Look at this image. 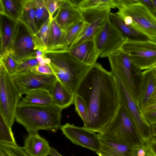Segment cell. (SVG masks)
Wrapping results in <instances>:
<instances>
[{
    "label": "cell",
    "instance_id": "6da1fadb",
    "mask_svg": "<svg viewBox=\"0 0 156 156\" xmlns=\"http://www.w3.org/2000/svg\"><path fill=\"white\" fill-rule=\"evenodd\" d=\"M75 94L83 98L88 108V120L83 127L101 134L120 105L115 76L96 62L91 66Z\"/></svg>",
    "mask_w": 156,
    "mask_h": 156
},
{
    "label": "cell",
    "instance_id": "7a4b0ae2",
    "mask_svg": "<svg viewBox=\"0 0 156 156\" xmlns=\"http://www.w3.org/2000/svg\"><path fill=\"white\" fill-rule=\"evenodd\" d=\"M62 110L53 104L17 106L15 119L28 133L40 130L55 133L61 125Z\"/></svg>",
    "mask_w": 156,
    "mask_h": 156
},
{
    "label": "cell",
    "instance_id": "3957f363",
    "mask_svg": "<svg viewBox=\"0 0 156 156\" xmlns=\"http://www.w3.org/2000/svg\"><path fill=\"white\" fill-rule=\"evenodd\" d=\"M50 60L48 64L57 79L71 93L75 94L92 66L87 65L69 51L44 52Z\"/></svg>",
    "mask_w": 156,
    "mask_h": 156
},
{
    "label": "cell",
    "instance_id": "277c9868",
    "mask_svg": "<svg viewBox=\"0 0 156 156\" xmlns=\"http://www.w3.org/2000/svg\"><path fill=\"white\" fill-rule=\"evenodd\" d=\"M100 137L132 147L145 144L137 133L125 107L120 105Z\"/></svg>",
    "mask_w": 156,
    "mask_h": 156
},
{
    "label": "cell",
    "instance_id": "5b68a950",
    "mask_svg": "<svg viewBox=\"0 0 156 156\" xmlns=\"http://www.w3.org/2000/svg\"><path fill=\"white\" fill-rule=\"evenodd\" d=\"M21 98L12 77L0 61V114L11 128L15 120L16 108Z\"/></svg>",
    "mask_w": 156,
    "mask_h": 156
},
{
    "label": "cell",
    "instance_id": "8992f818",
    "mask_svg": "<svg viewBox=\"0 0 156 156\" xmlns=\"http://www.w3.org/2000/svg\"><path fill=\"white\" fill-rule=\"evenodd\" d=\"M137 3L119 10L116 13L124 21L156 42V17L139 0Z\"/></svg>",
    "mask_w": 156,
    "mask_h": 156
},
{
    "label": "cell",
    "instance_id": "52a82bcc",
    "mask_svg": "<svg viewBox=\"0 0 156 156\" xmlns=\"http://www.w3.org/2000/svg\"><path fill=\"white\" fill-rule=\"evenodd\" d=\"M116 79L120 97V104L126 108L134 127L143 141L147 144L152 137V126L145 120L132 95L116 71L111 67Z\"/></svg>",
    "mask_w": 156,
    "mask_h": 156
},
{
    "label": "cell",
    "instance_id": "ba28073f",
    "mask_svg": "<svg viewBox=\"0 0 156 156\" xmlns=\"http://www.w3.org/2000/svg\"><path fill=\"white\" fill-rule=\"evenodd\" d=\"M121 49L129 57L134 66L142 71L156 65V42L126 39Z\"/></svg>",
    "mask_w": 156,
    "mask_h": 156
},
{
    "label": "cell",
    "instance_id": "9c48e42d",
    "mask_svg": "<svg viewBox=\"0 0 156 156\" xmlns=\"http://www.w3.org/2000/svg\"><path fill=\"white\" fill-rule=\"evenodd\" d=\"M39 50L34 42L33 35L23 22L18 21L8 51L9 54L19 63L27 59L36 57Z\"/></svg>",
    "mask_w": 156,
    "mask_h": 156
},
{
    "label": "cell",
    "instance_id": "30bf717a",
    "mask_svg": "<svg viewBox=\"0 0 156 156\" xmlns=\"http://www.w3.org/2000/svg\"><path fill=\"white\" fill-rule=\"evenodd\" d=\"M126 37L109 18L94 39L99 57H108L121 49Z\"/></svg>",
    "mask_w": 156,
    "mask_h": 156
},
{
    "label": "cell",
    "instance_id": "8fae6325",
    "mask_svg": "<svg viewBox=\"0 0 156 156\" xmlns=\"http://www.w3.org/2000/svg\"><path fill=\"white\" fill-rule=\"evenodd\" d=\"M111 10L110 8L80 10L84 23V26L81 33L69 49L86 41L94 40L96 35L109 18Z\"/></svg>",
    "mask_w": 156,
    "mask_h": 156
},
{
    "label": "cell",
    "instance_id": "7c38bea8",
    "mask_svg": "<svg viewBox=\"0 0 156 156\" xmlns=\"http://www.w3.org/2000/svg\"><path fill=\"white\" fill-rule=\"evenodd\" d=\"M108 58L110 67L118 72L136 104L137 85L135 76L136 73L139 70L134 66L129 55L121 49Z\"/></svg>",
    "mask_w": 156,
    "mask_h": 156
},
{
    "label": "cell",
    "instance_id": "4fadbf2b",
    "mask_svg": "<svg viewBox=\"0 0 156 156\" xmlns=\"http://www.w3.org/2000/svg\"><path fill=\"white\" fill-rule=\"evenodd\" d=\"M12 76L21 96L36 89L49 91L57 80L55 75L41 74L31 71Z\"/></svg>",
    "mask_w": 156,
    "mask_h": 156
},
{
    "label": "cell",
    "instance_id": "5bb4252c",
    "mask_svg": "<svg viewBox=\"0 0 156 156\" xmlns=\"http://www.w3.org/2000/svg\"><path fill=\"white\" fill-rule=\"evenodd\" d=\"M59 129L62 134L74 144L89 149L97 154L99 152L100 147L99 134L83 127L69 123L61 125Z\"/></svg>",
    "mask_w": 156,
    "mask_h": 156
},
{
    "label": "cell",
    "instance_id": "9a60e30c",
    "mask_svg": "<svg viewBox=\"0 0 156 156\" xmlns=\"http://www.w3.org/2000/svg\"><path fill=\"white\" fill-rule=\"evenodd\" d=\"M135 76L138 78L136 104L141 112L154 90L156 81L151 69L138 71Z\"/></svg>",
    "mask_w": 156,
    "mask_h": 156
},
{
    "label": "cell",
    "instance_id": "2e32d148",
    "mask_svg": "<svg viewBox=\"0 0 156 156\" xmlns=\"http://www.w3.org/2000/svg\"><path fill=\"white\" fill-rule=\"evenodd\" d=\"M57 12L53 18L58 26L65 31L71 26L83 20L80 11L70 0H60Z\"/></svg>",
    "mask_w": 156,
    "mask_h": 156
},
{
    "label": "cell",
    "instance_id": "e0dca14e",
    "mask_svg": "<svg viewBox=\"0 0 156 156\" xmlns=\"http://www.w3.org/2000/svg\"><path fill=\"white\" fill-rule=\"evenodd\" d=\"M69 48L65 32L58 26L53 18L50 24L47 48L44 52L69 51Z\"/></svg>",
    "mask_w": 156,
    "mask_h": 156
},
{
    "label": "cell",
    "instance_id": "ac0fdd59",
    "mask_svg": "<svg viewBox=\"0 0 156 156\" xmlns=\"http://www.w3.org/2000/svg\"><path fill=\"white\" fill-rule=\"evenodd\" d=\"M51 148L48 141L38 133H28L23 147L29 156H48Z\"/></svg>",
    "mask_w": 156,
    "mask_h": 156
},
{
    "label": "cell",
    "instance_id": "d6986e66",
    "mask_svg": "<svg viewBox=\"0 0 156 156\" xmlns=\"http://www.w3.org/2000/svg\"><path fill=\"white\" fill-rule=\"evenodd\" d=\"M17 22L0 14V57L9 51L14 37Z\"/></svg>",
    "mask_w": 156,
    "mask_h": 156
},
{
    "label": "cell",
    "instance_id": "ffe728a7",
    "mask_svg": "<svg viewBox=\"0 0 156 156\" xmlns=\"http://www.w3.org/2000/svg\"><path fill=\"white\" fill-rule=\"evenodd\" d=\"M73 55L83 63L92 66L99 57L94 40H90L69 49Z\"/></svg>",
    "mask_w": 156,
    "mask_h": 156
},
{
    "label": "cell",
    "instance_id": "44dd1931",
    "mask_svg": "<svg viewBox=\"0 0 156 156\" xmlns=\"http://www.w3.org/2000/svg\"><path fill=\"white\" fill-rule=\"evenodd\" d=\"M49 92L53 104L62 110L74 104L75 94L70 92L57 79Z\"/></svg>",
    "mask_w": 156,
    "mask_h": 156
},
{
    "label": "cell",
    "instance_id": "7402d4cb",
    "mask_svg": "<svg viewBox=\"0 0 156 156\" xmlns=\"http://www.w3.org/2000/svg\"><path fill=\"white\" fill-rule=\"evenodd\" d=\"M99 156H132L133 147L100 137Z\"/></svg>",
    "mask_w": 156,
    "mask_h": 156
},
{
    "label": "cell",
    "instance_id": "603a6c76",
    "mask_svg": "<svg viewBox=\"0 0 156 156\" xmlns=\"http://www.w3.org/2000/svg\"><path fill=\"white\" fill-rule=\"evenodd\" d=\"M109 18L112 23L126 38L133 41L150 40L143 33L132 26L126 24L124 21L116 13L111 12Z\"/></svg>",
    "mask_w": 156,
    "mask_h": 156
},
{
    "label": "cell",
    "instance_id": "cb8c5ba5",
    "mask_svg": "<svg viewBox=\"0 0 156 156\" xmlns=\"http://www.w3.org/2000/svg\"><path fill=\"white\" fill-rule=\"evenodd\" d=\"M19 101L17 106L44 105L53 104L51 96L49 91L42 89L31 90Z\"/></svg>",
    "mask_w": 156,
    "mask_h": 156
},
{
    "label": "cell",
    "instance_id": "d4e9b609",
    "mask_svg": "<svg viewBox=\"0 0 156 156\" xmlns=\"http://www.w3.org/2000/svg\"><path fill=\"white\" fill-rule=\"evenodd\" d=\"M24 2L25 0H0V13L18 21L21 17Z\"/></svg>",
    "mask_w": 156,
    "mask_h": 156
},
{
    "label": "cell",
    "instance_id": "484cf974",
    "mask_svg": "<svg viewBox=\"0 0 156 156\" xmlns=\"http://www.w3.org/2000/svg\"><path fill=\"white\" fill-rule=\"evenodd\" d=\"M20 20L34 35L37 32L35 24V9L33 0H25L23 11Z\"/></svg>",
    "mask_w": 156,
    "mask_h": 156
},
{
    "label": "cell",
    "instance_id": "4316f807",
    "mask_svg": "<svg viewBox=\"0 0 156 156\" xmlns=\"http://www.w3.org/2000/svg\"><path fill=\"white\" fill-rule=\"evenodd\" d=\"M71 2L79 10L115 8L113 0H71Z\"/></svg>",
    "mask_w": 156,
    "mask_h": 156
},
{
    "label": "cell",
    "instance_id": "83f0119b",
    "mask_svg": "<svg viewBox=\"0 0 156 156\" xmlns=\"http://www.w3.org/2000/svg\"><path fill=\"white\" fill-rule=\"evenodd\" d=\"M35 9V24L37 32L49 19L43 0H33Z\"/></svg>",
    "mask_w": 156,
    "mask_h": 156
},
{
    "label": "cell",
    "instance_id": "f1b7e54d",
    "mask_svg": "<svg viewBox=\"0 0 156 156\" xmlns=\"http://www.w3.org/2000/svg\"><path fill=\"white\" fill-rule=\"evenodd\" d=\"M51 22L49 19L41 28L33 35L34 41L37 47L39 50L44 52L47 48Z\"/></svg>",
    "mask_w": 156,
    "mask_h": 156
},
{
    "label": "cell",
    "instance_id": "f546056e",
    "mask_svg": "<svg viewBox=\"0 0 156 156\" xmlns=\"http://www.w3.org/2000/svg\"><path fill=\"white\" fill-rule=\"evenodd\" d=\"M0 156H29L16 143L0 142Z\"/></svg>",
    "mask_w": 156,
    "mask_h": 156
},
{
    "label": "cell",
    "instance_id": "4dcf8cb0",
    "mask_svg": "<svg viewBox=\"0 0 156 156\" xmlns=\"http://www.w3.org/2000/svg\"><path fill=\"white\" fill-rule=\"evenodd\" d=\"M74 104L75 110L83 121V125L87 123L88 118V111L87 104L80 96L75 94Z\"/></svg>",
    "mask_w": 156,
    "mask_h": 156
},
{
    "label": "cell",
    "instance_id": "1f68e13d",
    "mask_svg": "<svg viewBox=\"0 0 156 156\" xmlns=\"http://www.w3.org/2000/svg\"><path fill=\"white\" fill-rule=\"evenodd\" d=\"M84 24V23L83 20L77 22L70 26L65 31L67 41L69 47L81 33Z\"/></svg>",
    "mask_w": 156,
    "mask_h": 156
},
{
    "label": "cell",
    "instance_id": "d6a6232c",
    "mask_svg": "<svg viewBox=\"0 0 156 156\" xmlns=\"http://www.w3.org/2000/svg\"><path fill=\"white\" fill-rule=\"evenodd\" d=\"M0 142L16 143L11 128L6 123L2 116H0Z\"/></svg>",
    "mask_w": 156,
    "mask_h": 156
},
{
    "label": "cell",
    "instance_id": "836d02e7",
    "mask_svg": "<svg viewBox=\"0 0 156 156\" xmlns=\"http://www.w3.org/2000/svg\"><path fill=\"white\" fill-rule=\"evenodd\" d=\"M0 61L4 65L6 71L11 76L16 74L18 71L19 63L9 54V51L0 57Z\"/></svg>",
    "mask_w": 156,
    "mask_h": 156
},
{
    "label": "cell",
    "instance_id": "e575fe53",
    "mask_svg": "<svg viewBox=\"0 0 156 156\" xmlns=\"http://www.w3.org/2000/svg\"><path fill=\"white\" fill-rule=\"evenodd\" d=\"M40 65L36 57L25 59L19 63L17 73L30 71L34 67Z\"/></svg>",
    "mask_w": 156,
    "mask_h": 156
},
{
    "label": "cell",
    "instance_id": "d590c367",
    "mask_svg": "<svg viewBox=\"0 0 156 156\" xmlns=\"http://www.w3.org/2000/svg\"><path fill=\"white\" fill-rule=\"evenodd\" d=\"M132 156H154L147 144H143L133 147Z\"/></svg>",
    "mask_w": 156,
    "mask_h": 156
},
{
    "label": "cell",
    "instance_id": "8d00e7d4",
    "mask_svg": "<svg viewBox=\"0 0 156 156\" xmlns=\"http://www.w3.org/2000/svg\"><path fill=\"white\" fill-rule=\"evenodd\" d=\"M45 6L49 15L51 21L52 20L53 15L58 9L60 4V0H43Z\"/></svg>",
    "mask_w": 156,
    "mask_h": 156
},
{
    "label": "cell",
    "instance_id": "74e56055",
    "mask_svg": "<svg viewBox=\"0 0 156 156\" xmlns=\"http://www.w3.org/2000/svg\"><path fill=\"white\" fill-rule=\"evenodd\" d=\"M156 109V86L147 102L141 111L142 115Z\"/></svg>",
    "mask_w": 156,
    "mask_h": 156
},
{
    "label": "cell",
    "instance_id": "f35d334b",
    "mask_svg": "<svg viewBox=\"0 0 156 156\" xmlns=\"http://www.w3.org/2000/svg\"><path fill=\"white\" fill-rule=\"evenodd\" d=\"M31 71L35 73L41 74L55 75L52 69L48 64L37 66L33 68Z\"/></svg>",
    "mask_w": 156,
    "mask_h": 156
},
{
    "label": "cell",
    "instance_id": "ab89813d",
    "mask_svg": "<svg viewBox=\"0 0 156 156\" xmlns=\"http://www.w3.org/2000/svg\"><path fill=\"white\" fill-rule=\"evenodd\" d=\"M115 8L119 10L129 6L138 2V0H113Z\"/></svg>",
    "mask_w": 156,
    "mask_h": 156
},
{
    "label": "cell",
    "instance_id": "60d3db41",
    "mask_svg": "<svg viewBox=\"0 0 156 156\" xmlns=\"http://www.w3.org/2000/svg\"><path fill=\"white\" fill-rule=\"evenodd\" d=\"M142 115L146 121L151 126L156 124V109Z\"/></svg>",
    "mask_w": 156,
    "mask_h": 156
},
{
    "label": "cell",
    "instance_id": "b9f144b4",
    "mask_svg": "<svg viewBox=\"0 0 156 156\" xmlns=\"http://www.w3.org/2000/svg\"><path fill=\"white\" fill-rule=\"evenodd\" d=\"M138 0L140 2L144 4L150 12L153 14L155 10V7L152 0Z\"/></svg>",
    "mask_w": 156,
    "mask_h": 156
},
{
    "label": "cell",
    "instance_id": "7bdbcfd3",
    "mask_svg": "<svg viewBox=\"0 0 156 156\" xmlns=\"http://www.w3.org/2000/svg\"><path fill=\"white\" fill-rule=\"evenodd\" d=\"M147 144L154 156H156V138L153 136Z\"/></svg>",
    "mask_w": 156,
    "mask_h": 156
},
{
    "label": "cell",
    "instance_id": "ee69618b",
    "mask_svg": "<svg viewBox=\"0 0 156 156\" xmlns=\"http://www.w3.org/2000/svg\"><path fill=\"white\" fill-rule=\"evenodd\" d=\"M49 156H63L59 153L57 150L54 147H51Z\"/></svg>",
    "mask_w": 156,
    "mask_h": 156
},
{
    "label": "cell",
    "instance_id": "f6af8a7d",
    "mask_svg": "<svg viewBox=\"0 0 156 156\" xmlns=\"http://www.w3.org/2000/svg\"><path fill=\"white\" fill-rule=\"evenodd\" d=\"M152 136L156 138V124L151 126Z\"/></svg>",
    "mask_w": 156,
    "mask_h": 156
},
{
    "label": "cell",
    "instance_id": "bcb514c9",
    "mask_svg": "<svg viewBox=\"0 0 156 156\" xmlns=\"http://www.w3.org/2000/svg\"><path fill=\"white\" fill-rule=\"evenodd\" d=\"M151 69L152 70L153 75L156 81V65Z\"/></svg>",
    "mask_w": 156,
    "mask_h": 156
},
{
    "label": "cell",
    "instance_id": "7dc6e473",
    "mask_svg": "<svg viewBox=\"0 0 156 156\" xmlns=\"http://www.w3.org/2000/svg\"><path fill=\"white\" fill-rule=\"evenodd\" d=\"M152 1L155 7V10L153 14L156 17V0H152Z\"/></svg>",
    "mask_w": 156,
    "mask_h": 156
},
{
    "label": "cell",
    "instance_id": "c3c4849f",
    "mask_svg": "<svg viewBox=\"0 0 156 156\" xmlns=\"http://www.w3.org/2000/svg\"></svg>",
    "mask_w": 156,
    "mask_h": 156
}]
</instances>
